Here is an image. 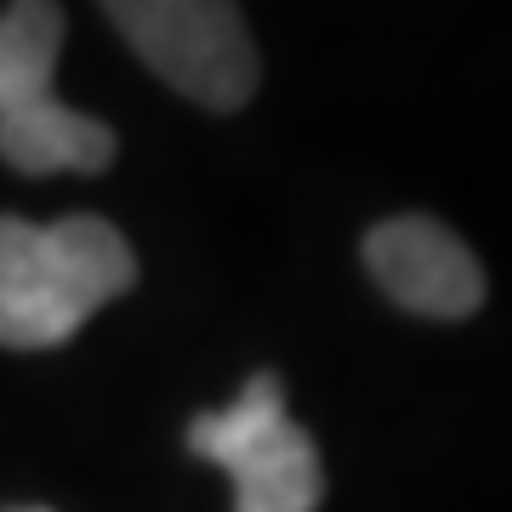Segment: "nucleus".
Listing matches in <instances>:
<instances>
[{"label":"nucleus","instance_id":"nucleus-4","mask_svg":"<svg viewBox=\"0 0 512 512\" xmlns=\"http://www.w3.org/2000/svg\"><path fill=\"white\" fill-rule=\"evenodd\" d=\"M109 23L171 92L234 114L256 92V40L239 0H103Z\"/></svg>","mask_w":512,"mask_h":512},{"label":"nucleus","instance_id":"nucleus-2","mask_svg":"<svg viewBox=\"0 0 512 512\" xmlns=\"http://www.w3.org/2000/svg\"><path fill=\"white\" fill-rule=\"evenodd\" d=\"M63 6L12 0L0 6V160L23 177L109 171L114 131L57 97L52 74L63 52Z\"/></svg>","mask_w":512,"mask_h":512},{"label":"nucleus","instance_id":"nucleus-3","mask_svg":"<svg viewBox=\"0 0 512 512\" xmlns=\"http://www.w3.org/2000/svg\"><path fill=\"white\" fill-rule=\"evenodd\" d=\"M188 450L234 478V512H319L325 501L319 444L291 421L274 370L251 376L234 404L205 410L188 427Z\"/></svg>","mask_w":512,"mask_h":512},{"label":"nucleus","instance_id":"nucleus-1","mask_svg":"<svg viewBox=\"0 0 512 512\" xmlns=\"http://www.w3.org/2000/svg\"><path fill=\"white\" fill-rule=\"evenodd\" d=\"M137 285L126 234L103 217H0V348H63L103 302Z\"/></svg>","mask_w":512,"mask_h":512},{"label":"nucleus","instance_id":"nucleus-5","mask_svg":"<svg viewBox=\"0 0 512 512\" xmlns=\"http://www.w3.org/2000/svg\"><path fill=\"white\" fill-rule=\"evenodd\" d=\"M365 268L404 313L467 319L484 308V268L439 217H387L365 234Z\"/></svg>","mask_w":512,"mask_h":512},{"label":"nucleus","instance_id":"nucleus-6","mask_svg":"<svg viewBox=\"0 0 512 512\" xmlns=\"http://www.w3.org/2000/svg\"><path fill=\"white\" fill-rule=\"evenodd\" d=\"M6 512H46V507H6Z\"/></svg>","mask_w":512,"mask_h":512}]
</instances>
